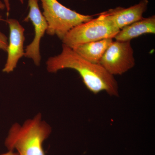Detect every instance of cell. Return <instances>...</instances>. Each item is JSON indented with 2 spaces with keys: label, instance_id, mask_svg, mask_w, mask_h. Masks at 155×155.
I'll list each match as a JSON object with an SVG mask.
<instances>
[{
  "label": "cell",
  "instance_id": "obj_1",
  "mask_svg": "<svg viewBox=\"0 0 155 155\" xmlns=\"http://www.w3.org/2000/svg\"><path fill=\"white\" fill-rule=\"evenodd\" d=\"M46 66L50 73H56L65 69L76 70L82 78L87 88L94 94L104 91L111 96H119V86L114 76L100 64L86 61L64 44L62 45L61 54L49 58Z\"/></svg>",
  "mask_w": 155,
  "mask_h": 155
},
{
  "label": "cell",
  "instance_id": "obj_2",
  "mask_svg": "<svg viewBox=\"0 0 155 155\" xmlns=\"http://www.w3.org/2000/svg\"><path fill=\"white\" fill-rule=\"evenodd\" d=\"M49 125L42 120L41 115L37 114L21 126L12 125L5 140L9 150H16L19 155H45L43 144L51 132Z\"/></svg>",
  "mask_w": 155,
  "mask_h": 155
},
{
  "label": "cell",
  "instance_id": "obj_3",
  "mask_svg": "<svg viewBox=\"0 0 155 155\" xmlns=\"http://www.w3.org/2000/svg\"><path fill=\"white\" fill-rule=\"evenodd\" d=\"M97 18L76 25L68 31L63 39V44L73 48L79 45L114 38L120 29L103 12Z\"/></svg>",
  "mask_w": 155,
  "mask_h": 155
},
{
  "label": "cell",
  "instance_id": "obj_4",
  "mask_svg": "<svg viewBox=\"0 0 155 155\" xmlns=\"http://www.w3.org/2000/svg\"><path fill=\"white\" fill-rule=\"evenodd\" d=\"M42 14L47 22V34L57 35L62 40L69 30L76 25L94 18L93 15H84L68 8L58 0H40Z\"/></svg>",
  "mask_w": 155,
  "mask_h": 155
},
{
  "label": "cell",
  "instance_id": "obj_5",
  "mask_svg": "<svg viewBox=\"0 0 155 155\" xmlns=\"http://www.w3.org/2000/svg\"><path fill=\"white\" fill-rule=\"evenodd\" d=\"M99 64L113 76L122 75L132 69L135 61L130 41H113Z\"/></svg>",
  "mask_w": 155,
  "mask_h": 155
},
{
  "label": "cell",
  "instance_id": "obj_6",
  "mask_svg": "<svg viewBox=\"0 0 155 155\" xmlns=\"http://www.w3.org/2000/svg\"><path fill=\"white\" fill-rule=\"evenodd\" d=\"M38 0H28L29 12L24 21L32 22L34 28L35 36L33 41L26 46L24 56L33 60L37 66L40 65L41 56L40 45L48 29V23L38 5Z\"/></svg>",
  "mask_w": 155,
  "mask_h": 155
},
{
  "label": "cell",
  "instance_id": "obj_7",
  "mask_svg": "<svg viewBox=\"0 0 155 155\" xmlns=\"http://www.w3.org/2000/svg\"><path fill=\"white\" fill-rule=\"evenodd\" d=\"M4 21L9 25L10 35L6 51L8 53V57L3 72L9 73L14 71L19 60L24 56L25 30L17 19H8Z\"/></svg>",
  "mask_w": 155,
  "mask_h": 155
},
{
  "label": "cell",
  "instance_id": "obj_8",
  "mask_svg": "<svg viewBox=\"0 0 155 155\" xmlns=\"http://www.w3.org/2000/svg\"><path fill=\"white\" fill-rule=\"evenodd\" d=\"M148 4V0H141L138 4L129 8L117 7L104 12L120 30L143 18V15L147 11Z\"/></svg>",
  "mask_w": 155,
  "mask_h": 155
},
{
  "label": "cell",
  "instance_id": "obj_9",
  "mask_svg": "<svg viewBox=\"0 0 155 155\" xmlns=\"http://www.w3.org/2000/svg\"><path fill=\"white\" fill-rule=\"evenodd\" d=\"M155 34V16L142 18L120 29L114 37L116 41H130L143 35Z\"/></svg>",
  "mask_w": 155,
  "mask_h": 155
},
{
  "label": "cell",
  "instance_id": "obj_10",
  "mask_svg": "<svg viewBox=\"0 0 155 155\" xmlns=\"http://www.w3.org/2000/svg\"><path fill=\"white\" fill-rule=\"evenodd\" d=\"M113 41L112 38L104 39L79 45L72 49L86 61L93 64H99L106 50Z\"/></svg>",
  "mask_w": 155,
  "mask_h": 155
},
{
  "label": "cell",
  "instance_id": "obj_11",
  "mask_svg": "<svg viewBox=\"0 0 155 155\" xmlns=\"http://www.w3.org/2000/svg\"><path fill=\"white\" fill-rule=\"evenodd\" d=\"M8 41L7 36L0 31V49L7 51Z\"/></svg>",
  "mask_w": 155,
  "mask_h": 155
},
{
  "label": "cell",
  "instance_id": "obj_12",
  "mask_svg": "<svg viewBox=\"0 0 155 155\" xmlns=\"http://www.w3.org/2000/svg\"><path fill=\"white\" fill-rule=\"evenodd\" d=\"M3 2L5 6V8L7 10V15H9V12L11 10V6H10V1L9 0H3ZM21 4H23L24 3V0H19Z\"/></svg>",
  "mask_w": 155,
  "mask_h": 155
},
{
  "label": "cell",
  "instance_id": "obj_13",
  "mask_svg": "<svg viewBox=\"0 0 155 155\" xmlns=\"http://www.w3.org/2000/svg\"><path fill=\"white\" fill-rule=\"evenodd\" d=\"M5 8V4L2 1H0V10H4ZM2 20H3L2 16L0 15V21H2Z\"/></svg>",
  "mask_w": 155,
  "mask_h": 155
},
{
  "label": "cell",
  "instance_id": "obj_14",
  "mask_svg": "<svg viewBox=\"0 0 155 155\" xmlns=\"http://www.w3.org/2000/svg\"><path fill=\"white\" fill-rule=\"evenodd\" d=\"M1 155H19L17 153H15L14 151L9 150L8 152L5 153Z\"/></svg>",
  "mask_w": 155,
  "mask_h": 155
},
{
  "label": "cell",
  "instance_id": "obj_15",
  "mask_svg": "<svg viewBox=\"0 0 155 155\" xmlns=\"http://www.w3.org/2000/svg\"><path fill=\"white\" fill-rule=\"evenodd\" d=\"M82 1H86V0H82Z\"/></svg>",
  "mask_w": 155,
  "mask_h": 155
}]
</instances>
